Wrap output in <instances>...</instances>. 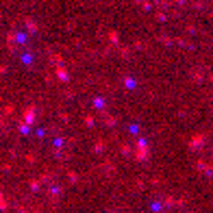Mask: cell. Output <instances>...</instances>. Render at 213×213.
Listing matches in <instances>:
<instances>
[{"mask_svg":"<svg viewBox=\"0 0 213 213\" xmlns=\"http://www.w3.org/2000/svg\"><path fill=\"white\" fill-rule=\"evenodd\" d=\"M93 107L102 109V107H105V98H93Z\"/></svg>","mask_w":213,"mask_h":213,"instance_id":"obj_1","label":"cell"},{"mask_svg":"<svg viewBox=\"0 0 213 213\" xmlns=\"http://www.w3.org/2000/svg\"><path fill=\"white\" fill-rule=\"evenodd\" d=\"M135 85H137V83H135V78H126V87H128V89H133Z\"/></svg>","mask_w":213,"mask_h":213,"instance_id":"obj_2","label":"cell"},{"mask_svg":"<svg viewBox=\"0 0 213 213\" xmlns=\"http://www.w3.org/2000/svg\"><path fill=\"white\" fill-rule=\"evenodd\" d=\"M150 209H152L154 213H157V211H161V202H152V204H150Z\"/></svg>","mask_w":213,"mask_h":213,"instance_id":"obj_3","label":"cell"},{"mask_svg":"<svg viewBox=\"0 0 213 213\" xmlns=\"http://www.w3.org/2000/svg\"><path fill=\"white\" fill-rule=\"evenodd\" d=\"M128 131H131V133H137V131H139V124H128Z\"/></svg>","mask_w":213,"mask_h":213,"instance_id":"obj_4","label":"cell"},{"mask_svg":"<svg viewBox=\"0 0 213 213\" xmlns=\"http://www.w3.org/2000/svg\"><path fill=\"white\" fill-rule=\"evenodd\" d=\"M35 135H37V137H44V135H46V131H44V128H37V131H35Z\"/></svg>","mask_w":213,"mask_h":213,"instance_id":"obj_5","label":"cell"},{"mask_svg":"<svg viewBox=\"0 0 213 213\" xmlns=\"http://www.w3.org/2000/svg\"><path fill=\"white\" fill-rule=\"evenodd\" d=\"M55 146H57V148H59V146H63V139H61V137H57V139H55Z\"/></svg>","mask_w":213,"mask_h":213,"instance_id":"obj_6","label":"cell"}]
</instances>
